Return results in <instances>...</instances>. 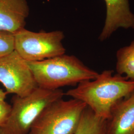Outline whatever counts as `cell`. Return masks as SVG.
<instances>
[{
  "label": "cell",
  "instance_id": "6da1fadb",
  "mask_svg": "<svg viewBox=\"0 0 134 134\" xmlns=\"http://www.w3.org/2000/svg\"><path fill=\"white\" fill-rule=\"evenodd\" d=\"M134 91V81L105 70L93 80L79 83L65 94L83 102L97 116L108 120L113 106Z\"/></svg>",
  "mask_w": 134,
  "mask_h": 134
},
{
  "label": "cell",
  "instance_id": "7a4b0ae2",
  "mask_svg": "<svg viewBox=\"0 0 134 134\" xmlns=\"http://www.w3.org/2000/svg\"><path fill=\"white\" fill-rule=\"evenodd\" d=\"M27 63L38 87L49 90H58L63 86L93 80L99 74L76 56L65 54Z\"/></svg>",
  "mask_w": 134,
  "mask_h": 134
},
{
  "label": "cell",
  "instance_id": "3957f363",
  "mask_svg": "<svg viewBox=\"0 0 134 134\" xmlns=\"http://www.w3.org/2000/svg\"><path fill=\"white\" fill-rule=\"evenodd\" d=\"M65 95L61 89L49 90L37 87L25 97L14 96L10 115L0 126V134H28L43 109Z\"/></svg>",
  "mask_w": 134,
  "mask_h": 134
},
{
  "label": "cell",
  "instance_id": "277c9868",
  "mask_svg": "<svg viewBox=\"0 0 134 134\" xmlns=\"http://www.w3.org/2000/svg\"><path fill=\"white\" fill-rule=\"evenodd\" d=\"M86 107L74 98L55 101L41 112L29 134H74Z\"/></svg>",
  "mask_w": 134,
  "mask_h": 134
},
{
  "label": "cell",
  "instance_id": "5b68a950",
  "mask_svg": "<svg viewBox=\"0 0 134 134\" xmlns=\"http://www.w3.org/2000/svg\"><path fill=\"white\" fill-rule=\"evenodd\" d=\"M14 36V51L27 62L41 61L66 52L62 42L65 35L60 30L37 32L24 28Z\"/></svg>",
  "mask_w": 134,
  "mask_h": 134
},
{
  "label": "cell",
  "instance_id": "8992f818",
  "mask_svg": "<svg viewBox=\"0 0 134 134\" xmlns=\"http://www.w3.org/2000/svg\"><path fill=\"white\" fill-rule=\"evenodd\" d=\"M0 82L7 94L21 97L38 87L27 62L14 50L0 58Z\"/></svg>",
  "mask_w": 134,
  "mask_h": 134
},
{
  "label": "cell",
  "instance_id": "52a82bcc",
  "mask_svg": "<svg viewBox=\"0 0 134 134\" xmlns=\"http://www.w3.org/2000/svg\"><path fill=\"white\" fill-rule=\"evenodd\" d=\"M106 14L104 25L99 40L103 41L119 28L134 29V14L130 9L129 0H104Z\"/></svg>",
  "mask_w": 134,
  "mask_h": 134
},
{
  "label": "cell",
  "instance_id": "ba28073f",
  "mask_svg": "<svg viewBox=\"0 0 134 134\" xmlns=\"http://www.w3.org/2000/svg\"><path fill=\"white\" fill-rule=\"evenodd\" d=\"M107 122L108 134H134V91L113 106Z\"/></svg>",
  "mask_w": 134,
  "mask_h": 134
},
{
  "label": "cell",
  "instance_id": "9c48e42d",
  "mask_svg": "<svg viewBox=\"0 0 134 134\" xmlns=\"http://www.w3.org/2000/svg\"><path fill=\"white\" fill-rule=\"evenodd\" d=\"M29 13L27 0H0V31L14 34L24 29Z\"/></svg>",
  "mask_w": 134,
  "mask_h": 134
},
{
  "label": "cell",
  "instance_id": "30bf717a",
  "mask_svg": "<svg viewBox=\"0 0 134 134\" xmlns=\"http://www.w3.org/2000/svg\"><path fill=\"white\" fill-rule=\"evenodd\" d=\"M74 134H108L107 120L97 116L87 106Z\"/></svg>",
  "mask_w": 134,
  "mask_h": 134
},
{
  "label": "cell",
  "instance_id": "8fae6325",
  "mask_svg": "<svg viewBox=\"0 0 134 134\" xmlns=\"http://www.w3.org/2000/svg\"><path fill=\"white\" fill-rule=\"evenodd\" d=\"M116 58L117 73L134 81V40L129 45L119 49Z\"/></svg>",
  "mask_w": 134,
  "mask_h": 134
},
{
  "label": "cell",
  "instance_id": "7c38bea8",
  "mask_svg": "<svg viewBox=\"0 0 134 134\" xmlns=\"http://www.w3.org/2000/svg\"><path fill=\"white\" fill-rule=\"evenodd\" d=\"M14 50V34L0 31V58Z\"/></svg>",
  "mask_w": 134,
  "mask_h": 134
},
{
  "label": "cell",
  "instance_id": "4fadbf2b",
  "mask_svg": "<svg viewBox=\"0 0 134 134\" xmlns=\"http://www.w3.org/2000/svg\"><path fill=\"white\" fill-rule=\"evenodd\" d=\"M12 105L5 100L0 101V126L8 119L11 111Z\"/></svg>",
  "mask_w": 134,
  "mask_h": 134
},
{
  "label": "cell",
  "instance_id": "5bb4252c",
  "mask_svg": "<svg viewBox=\"0 0 134 134\" xmlns=\"http://www.w3.org/2000/svg\"><path fill=\"white\" fill-rule=\"evenodd\" d=\"M7 94L5 91L0 89V101L5 100Z\"/></svg>",
  "mask_w": 134,
  "mask_h": 134
}]
</instances>
